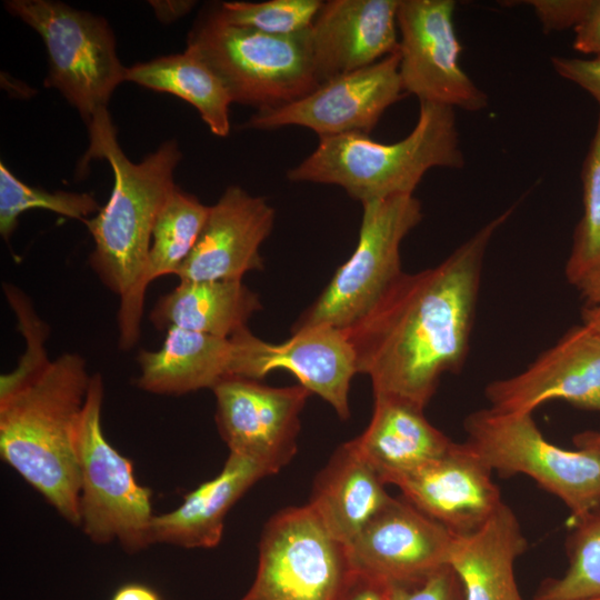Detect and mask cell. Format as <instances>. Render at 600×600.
<instances>
[{
    "mask_svg": "<svg viewBox=\"0 0 600 600\" xmlns=\"http://www.w3.org/2000/svg\"><path fill=\"white\" fill-rule=\"evenodd\" d=\"M103 393L101 374H92L76 439L80 527L93 543L118 541L134 553L152 544V492L137 481L132 461L102 431Z\"/></svg>",
    "mask_w": 600,
    "mask_h": 600,
    "instance_id": "obj_6",
    "label": "cell"
},
{
    "mask_svg": "<svg viewBox=\"0 0 600 600\" xmlns=\"http://www.w3.org/2000/svg\"><path fill=\"white\" fill-rule=\"evenodd\" d=\"M323 1L268 0L222 2L217 11L227 22L262 33L291 36L308 30Z\"/></svg>",
    "mask_w": 600,
    "mask_h": 600,
    "instance_id": "obj_31",
    "label": "cell"
},
{
    "mask_svg": "<svg viewBox=\"0 0 600 600\" xmlns=\"http://www.w3.org/2000/svg\"><path fill=\"white\" fill-rule=\"evenodd\" d=\"M352 573L347 547L307 503L266 523L254 580L239 600H338Z\"/></svg>",
    "mask_w": 600,
    "mask_h": 600,
    "instance_id": "obj_10",
    "label": "cell"
},
{
    "mask_svg": "<svg viewBox=\"0 0 600 600\" xmlns=\"http://www.w3.org/2000/svg\"><path fill=\"white\" fill-rule=\"evenodd\" d=\"M453 533L404 498L391 497L347 547L351 568L387 584L448 564Z\"/></svg>",
    "mask_w": 600,
    "mask_h": 600,
    "instance_id": "obj_15",
    "label": "cell"
},
{
    "mask_svg": "<svg viewBox=\"0 0 600 600\" xmlns=\"http://www.w3.org/2000/svg\"><path fill=\"white\" fill-rule=\"evenodd\" d=\"M189 0L149 1L156 17L163 23H169L188 13L194 6Z\"/></svg>",
    "mask_w": 600,
    "mask_h": 600,
    "instance_id": "obj_38",
    "label": "cell"
},
{
    "mask_svg": "<svg viewBox=\"0 0 600 600\" xmlns=\"http://www.w3.org/2000/svg\"><path fill=\"white\" fill-rule=\"evenodd\" d=\"M463 164L454 109L420 102L417 124L402 140L387 144L362 133L319 138L314 151L287 177L292 182L339 186L362 204L413 194L429 169Z\"/></svg>",
    "mask_w": 600,
    "mask_h": 600,
    "instance_id": "obj_4",
    "label": "cell"
},
{
    "mask_svg": "<svg viewBox=\"0 0 600 600\" xmlns=\"http://www.w3.org/2000/svg\"><path fill=\"white\" fill-rule=\"evenodd\" d=\"M582 322L600 332V306H586L582 309Z\"/></svg>",
    "mask_w": 600,
    "mask_h": 600,
    "instance_id": "obj_42",
    "label": "cell"
},
{
    "mask_svg": "<svg viewBox=\"0 0 600 600\" xmlns=\"http://www.w3.org/2000/svg\"><path fill=\"white\" fill-rule=\"evenodd\" d=\"M571 520L567 570L543 582L536 600L600 598V507Z\"/></svg>",
    "mask_w": 600,
    "mask_h": 600,
    "instance_id": "obj_28",
    "label": "cell"
},
{
    "mask_svg": "<svg viewBox=\"0 0 600 600\" xmlns=\"http://www.w3.org/2000/svg\"><path fill=\"white\" fill-rule=\"evenodd\" d=\"M124 80L174 94L192 104L210 131L218 137L230 132L232 100L222 81L194 53L154 58L126 68Z\"/></svg>",
    "mask_w": 600,
    "mask_h": 600,
    "instance_id": "obj_27",
    "label": "cell"
},
{
    "mask_svg": "<svg viewBox=\"0 0 600 600\" xmlns=\"http://www.w3.org/2000/svg\"><path fill=\"white\" fill-rule=\"evenodd\" d=\"M311 28V27H310ZM310 28L291 36L233 26L217 9L189 32L187 50L222 81L233 102L258 110L277 108L309 94L316 79Z\"/></svg>",
    "mask_w": 600,
    "mask_h": 600,
    "instance_id": "obj_5",
    "label": "cell"
},
{
    "mask_svg": "<svg viewBox=\"0 0 600 600\" xmlns=\"http://www.w3.org/2000/svg\"><path fill=\"white\" fill-rule=\"evenodd\" d=\"M551 63L560 77L581 87L600 104V57L556 56L551 58Z\"/></svg>",
    "mask_w": 600,
    "mask_h": 600,
    "instance_id": "obj_35",
    "label": "cell"
},
{
    "mask_svg": "<svg viewBox=\"0 0 600 600\" xmlns=\"http://www.w3.org/2000/svg\"><path fill=\"white\" fill-rule=\"evenodd\" d=\"M338 600H386V584L352 570Z\"/></svg>",
    "mask_w": 600,
    "mask_h": 600,
    "instance_id": "obj_37",
    "label": "cell"
},
{
    "mask_svg": "<svg viewBox=\"0 0 600 600\" xmlns=\"http://www.w3.org/2000/svg\"><path fill=\"white\" fill-rule=\"evenodd\" d=\"M576 600H600V598H587V599H576Z\"/></svg>",
    "mask_w": 600,
    "mask_h": 600,
    "instance_id": "obj_43",
    "label": "cell"
},
{
    "mask_svg": "<svg viewBox=\"0 0 600 600\" xmlns=\"http://www.w3.org/2000/svg\"><path fill=\"white\" fill-rule=\"evenodd\" d=\"M90 144L80 163L104 159L113 171L111 196L93 218L82 222L94 242L89 264L100 281L124 302L138 286L148 260L152 230L174 184L182 158L176 140L164 141L141 162L127 158L107 108L87 124Z\"/></svg>",
    "mask_w": 600,
    "mask_h": 600,
    "instance_id": "obj_3",
    "label": "cell"
},
{
    "mask_svg": "<svg viewBox=\"0 0 600 600\" xmlns=\"http://www.w3.org/2000/svg\"><path fill=\"white\" fill-rule=\"evenodd\" d=\"M572 441L576 449L590 454L600 466V429L578 432Z\"/></svg>",
    "mask_w": 600,
    "mask_h": 600,
    "instance_id": "obj_41",
    "label": "cell"
},
{
    "mask_svg": "<svg viewBox=\"0 0 600 600\" xmlns=\"http://www.w3.org/2000/svg\"><path fill=\"white\" fill-rule=\"evenodd\" d=\"M111 600H162L161 596L151 587L129 582L119 587L112 594Z\"/></svg>",
    "mask_w": 600,
    "mask_h": 600,
    "instance_id": "obj_39",
    "label": "cell"
},
{
    "mask_svg": "<svg viewBox=\"0 0 600 600\" xmlns=\"http://www.w3.org/2000/svg\"><path fill=\"white\" fill-rule=\"evenodd\" d=\"M3 292L17 316L27 348L14 371L1 376L0 398L32 380L51 361L44 349V341L49 336L48 324L38 317L30 299L16 286L3 283Z\"/></svg>",
    "mask_w": 600,
    "mask_h": 600,
    "instance_id": "obj_32",
    "label": "cell"
},
{
    "mask_svg": "<svg viewBox=\"0 0 600 600\" xmlns=\"http://www.w3.org/2000/svg\"><path fill=\"white\" fill-rule=\"evenodd\" d=\"M514 207L489 221L443 261L402 272L374 308L343 332L373 396L426 408L441 377L459 372L469 353L483 260Z\"/></svg>",
    "mask_w": 600,
    "mask_h": 600,
    "instance_id": "obj_1",
    "label": "cell"
},
{
    "mask_svg": "<svg viewBox=\"0 0 600 600\" xmlns=\"http://www.w3.org/2000/svg\"><path fill=\"white\" fill-rule=\"evenodd\" d=\"M262 309L259 296L242 280H182L161 296L149 319L159 330L179 328L230 338Z\"/></svg>",
    "mask_w": 600,
    "mask_h": 600,
    "instance_id": "obj_26",
    "label": "cell"
},
{
    "mask_svg": "<svg viewBox=\"0 0 600 600\" xmlns=\"http://www.w3.org/2000/svg\"><path fill=\"white\" fill-rule=\"evenodd\" d=\"M31 209H44L83 221L101 209L91 193L47 191L19 180L0 163V233L8 240L18 226L19 216Z\"/></svg>",
    "mask_w": 600,
    "mask_h": 600,
    "instance_id": "obj_29",
    "label": "cell"
},
{
    "mask_svg": "<svg viewBox=\"0 0 600 600\" xmlns=\"http://www.w3.org/2000/svg\"><path fill=\"white\" fill-rule=\"evenodd\" d=\"M392 484L421 512L459 536L480 529L503 503L492 470L466 441L452 442L443 454Z\"/></svg>",
    "mask_w": 600,
    "mask_h": 600,
    "instance_id": "obj_16",
    "label": "cell"
},
{
    "mask_svg": "<svg viewBox=\"0 0 600 600\" xmlns=\"http://www.w3.org/2000/svg\"><path fill=\"white\" fill-rule=\"evenodd\" d=\"M399 50L366 68L337 77L290 103L258 110L248 129L276 130L299 126L319 138L369 136L383 112L402 98Z\"/></svg>",
    "mask_w": 600,
    "mask_h": 600,
    "instance_id": "obj_12",
    "label": "cell"
},
{
    "mask_svg": "<svg viewBox=\"0 0 600 600\" xmlns=\"http://www.w3.org/2000/svg\"><path fill=\"white\" fill-rule=\"evenodd\" d=\"M216 424L229 452L249 456L274 473L297 453L300 414L312 394L303 386L269 387L231 377L212 389Z\"/></svg>",
    "mask_w": 600,
    "mask_h": 600,
    "instance_id": "obj_13",
    "label": "cell"
},
{
    "mask_svg": "<svg viewBox=\"0 0 600 600\" xmlns=\"http://www.w3.org/2000/svg\"><path fill=\"white\" fill-rule=\"evenodd\" d=\"M384 486L352 439L340 444L317 474L308 504L348 547L391 498Z\"/></svg>",
    "mask_w": 600,
    "mask_h": 600,
    "instance_id": "obj_24",
    "label": "cell"
},
{
    "mask_svg": "<svg viewBox=\"0 0 600 600\" xmlns=\"http://www.w3.org/2000/svg\"><path fill=\"white\" fill-rule=\"evenodd\" d=\"M581 180L583 212L564 269L568 282L574 286L600 266V112L582 163Z\"/></svg>",
    "mask_w": 600,
    "mask_h": 600,
    "instance_id": "obj_30",
    "label": "cell"
},
{
    "mask_svg": "<svg viewBox=\"0 0 600 600\" xmlns=\"http://www.w3.org/2000/svg\"><path fill=\"white\" fill-rule=\"evenodd\" d=\"M573 30L574 50L600 57V0H592L589 10Z\"/></svg>",
    "mask_w": 600,
    "mask_h": 600,
    "instance_id": "obj_36",
    "label": "cell"
},
{
    "mask_svg": "<svg viewBox=\"0 0 600 600\" xmlns=\"http://www.w3.org/2000/svg\"><path fill=\"white\" fill-rule=\"evenodd\" d=\"M91 374L64 352L0 398V456L69 523L80 526L77 428Z\"/></svg>",
    "mask_w": 600,
    "mask_h": 600,
    "instance_id": "obj_2",
    "label": "cell"
},
{
    "mask_svg": "<svg viewBox=\"0 0 600 600\" xmlns=\"http://www.w3.org/2000/svg\"><path fill=\"white\" fill-rule=\"evenodd\" d=\"M274 474L264 463L229 452L221 471L183 497L173 510L156 514L153 543L186 549H210L222 538L224 518L234 503L259 480Z\"/></svg>",
    "mask_w": 600,
    "mask_h": 600,
    "instance_id": "obj_21",
    "label": "cell"
},
{
    "mask_svg": "<svg viewBox=\"0 0 600 600\" xmlns=\"http://www.w3.org/2000/svg\"><path fill=\"white\" fill-rule=\"evenodd\" d=\"M576 287L588 306H600V266L583 277Z\"/></svg>",
    "mask_w": 600,
    "mask_h": 600,
    "instance_id": "obj_40",
    "label": "cell"
},
{
    "mask_svg": "<svg viewBox=\"0 0 600 600\" xmlns=\"http://www.w3.org/2000/svg\"><path fill=\"white\" fill-rule=\"evenodd\" d=\"M210 207L176 187L156 219L142 277L132 294L119 303V347L129 350L141 333L144 296L149 284L166 274H176L192 251L208 218Z\"/></svg>",
    "mask_w": 600,
    "mask_h": 600,
    "instance_id": "obj_25",
    "label": "cell"
},
{
    "mask_svg": "<svg viewBox=\"0 0 600 600\" xmlns=\"http://www.w3.org/2000/svg\"><path fill=\"white\" fill-rule=\"evenodd\" d=\"M466 442L502 477L524 474L560 499L571 519L600 507V466L581 450L548 441L532 413L484 408L463 421Z\"/></svg>",
    "mask_w": 600,
    "mask_h": 600,
    "instance_id": "obj_9",
    "label": "cell"
},
{
    "mask_svg": "<svg viewBox=\"0 0 600 600\" xmlns=\"http://www.w3.org/2000/svg\"><path fill=\"white\" fill-rule=\"evenodd\" d=\"M4 7L40 34L48 52L46 87L57 89L88 124L126 81L107 20L53 0H9Z\"/></svg>",
    "mask_w": 600,
    "mask_h": 600,
    "instance_id": "obj_8",
    "label": "cell"
},
{
    "mask_svg": "<svg viewBox=\"0 0 600 600\" xmlns=\"http://www.w3.org/2000/svg\"><path fill=\"white\" fill-rule=\"evenodd\" d=\"M366 430L354 441L386 484L443 454L451 443L424 416V409L403 399L378 394Z\"/></svg>",
    "mask_w": 600,
    "mask_h": 600,
    "instance_id": "obj_22",
    "label": "cell"
},
{
    "mask_svg": "<svg viewBox=\"0 0 600 600\" xmlns=\"http://www.w3.org/2000/svg\"><path fill=\"white\" fill-rule=\"evenodd\" d=\"M526 549L518 518L503 502L477 531L453 534L448 564L459 576L466 600H523L514 564Z\"/></svg>",
    "mask_w": 600,
    "mask_h": 600,
    "instance_id": "obj_23",
    "label": "cell"
},
{
    "mask_svg": "<svg viewBox=\"0 0 600 600\" xmlns=\"http://www.w3.org/2000/svg\"><path fill=\"white\" fill-rule=\"evenodd\" d=\"M386 600H466L457 572L444 564L412 581L386 586Z\"/></svg>",
    "mask_w": 600,
    "mask_h": 600,
    "instance_id": "obj_33",
    "label": "cell"
},
{
    "mask_svg": "<svg viewBox=\"0 0 600 600\" xmlns=\"http://www.w3.org/2000/svg\"><path fill=\"white\" fill-rule=\"evenodd\" d=\"M357 247L319 297L294 322L291 333L316 327L348 329L366 317L403 272L402 240L423 218L413 194L362 203Z\"/></svg>",
    "mask_w": 600,
    "mask_h": 600,
    "instance_id": "obj_7",
    "label": "cell"
},
{
    "mask_svg": "<svg viewBox=\"0 0 600 600\" xmlns=\"http://www.w3.org/2000/svg\"><path fill=\"white\" fill-rule=\"evenodd\" d=\"M592 0H532L527 1L536 11L544 32L574 27L582 20Z\"/></svg>",
    "mask_w": 600,
    "mask_h": 600,
    "instance_id": "obj_34",
    "label": "cell"
},
{
    "mask_svg": "<svg viewBox=\"0 0 600 600\" xmlns=\"http://www.w3.org/2000/svg\"><path fill=\"white\" fill-rule=\"evenodd\" d=\"M452 0H399V74L404 92L419 102L480 111L488 96L463 71Z\"/></svg>",
    "mask_w": 600,
    "mask_h": 600,
    "instance_id": "obj_11",
    "label": "cell"
},
{
    "mask_svg": "<svg viewBox=\"0 0 600 600\" xmlns=\"http://www.w3.org/2000/svg\"><path fill=\"white\" fill-rule=\"evenodd\" d=\"M250 379L261 380L274 370H287L301 386L328 402L338 417H350L349 390L357 373L356 356L343 330L316 327L280 343L256 337Z\"/></svg>",
    "mask_w": 600,
    "mask_h": 600,
    "instance_id": "obj_20",
    "label": "cell"
},
{
    "mask_svg": "<svg viewBox=\"0 0 600 600\" xmlns=\"http://www.w3.org/2000/svg\"><path fill=\"white\" fill-rule=\"evenodd\" d=\"M398 7L399 0L323 1L310 28L318 84L396 53Z\"/></svg>",
    "mask_w": 600,
    "mask_h": 600,
    "instance_id": "obj_18",
    "label": "cell"
},
{
    "mask_svg": "<svg viewBox=\"0 0 600 600\" xmlns=\"http://www.w3.org/2000/svg\"><path fill=\"white\" fill-rule=\"evenodd\" d=\"M484 393L501 412L533 413L553 400L600 411V332L572 327L523 371L490 382Z\"/></svg>",
    "mask_w": 600,
    "mask_h": 600,
    "instance_id": "obj_14",
    "label": "cell"
},
{
    "mask_svg": "<svg viewBox=\"0 0 600 600\" xmlns=\"http://www.w3.org/2000/svg\"><path fill=\"white\" fill-rule=\"evenodd\" d=\"M274 209L263 197L230 186L210 207L188 258L176 276L188 281L242 280L263 269L260 247L273 229Z\"/></svg>",
    "mask_w": 600,
    "mask_h": 600,
    "instance_id": "obj_17",
    "label": "cell"
},
{
    "mask_svg": "<svg viewBox=\"0 0 600 600\" xmlns=\"http://www.w3.org/2000/svg\"><path fill=\"white\" fill-rule=\"evenodd\" d=\"M251 337L249 329L221 338L170 328L159 350L139 352L137 387L154 394L181 396L212 390L227 378H248Z\"/></svg>",
    "mask_w": 600,
    "mask_h": 600,
    "instance_id": "obj_19",
    "label": "cell"
}]
</instances>
